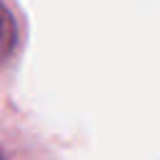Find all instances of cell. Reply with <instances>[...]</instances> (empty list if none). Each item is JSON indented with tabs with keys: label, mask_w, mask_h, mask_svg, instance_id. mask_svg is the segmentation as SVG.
I'll list each match as a JSON object with an SVG mask.
<instances>
[{
	"label": "cell",
	"mask_w": 160,
	"mask_h": 160,
	"mask_svg": "<svg viewBox=\"0 0 160 160\" xmlns=\"http://www.w3.org/2000/svg\"><path fill=\"white\" fill-rule=\"evenodd\" d=\"M0 160H68L62 142L25 108L0 118Z\"/></svg>",
	"instance_id": "7a4b0ae2"
},
{
	"label": "cell",
	"mask_w": 160,
	"mask_h": 160,
	"mask_svg": "<svg viewBox=\"0 0 160 160\" xmlns=\"http://www.w3.org/2000/svg\"><path fill=\"white\" fill-rule=\"evenodd\" d=\"M30 15L20 0H0V118L20 110L18 82L30 50Z\"/></svg>",
	"instance_id": "6da1fadb"
}]
</instances>
